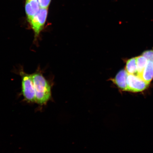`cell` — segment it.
I'll return each instance as SVG.
<instances>
[{
  "label": "cell",
  "instance_id": "5",
  "mask_svg": "<svg viewBox=\"0 0 153 153\" xmlns=\"http://www.w3.org/2000/svg\"><path fill=\"white\" fill-rule=\"evenodd\" d=\"M41 8L38 0H26L25 9L28 22Z\"/></svg>",
  "mask_w": 153,
  "mask_h": 153
},
{
  "label": "cell",
  "instance_id": "6",
  "mask_svg": "<svg viewBox=\"0 0 153 153\" xmlns=\"http://www.w3.org/2000/svg\"><path fill=\"white\" fill-rule=\"evenodd\" d=\"M128 74L126 70H122L118 73L115 77L111 80L122 90L127 91Z\"/></svg>",
  "mask_w": 153,
  "mask_h": 153
},
{
  "label": "cell",
  "instance_id": "11",
  "mask_svg": "<svg viewBox=\"0 0 153 153\" xmlns=\"http://www.w3.org/2000/svg\"><path fill=\"white\" fill-rule=\"evenodd\" d=\"M143 56L146 57L148 60L153 62V50H149L144 51L143 53Z\"/></svg>",
  "mask_w": 153,
  "mask_h": 153
},
{
  "label": "cell",
  "instance_id": "1",
  "mask_svg": "<svg viewBox=\"0 0 153 153\" xmlns=\"http://www.w3.org/2000/svg\"><path fill=\"white\" fill-rule=\"evenodd\" d=\"M35 90L36 102L42 105L50 99L51 88L50 85L41 74L39 73L32 75Z\"/></svg>",
  "mask_w": 153,
  "mask_h": 153
},
{
  "label": "cell",
  "instance_id": "3",
  "mask_svg": "<svg viewBox=\"0 0 153 153\" xmlns=\"http://www.w3.org/2000/svg\"><path fill=\"white\" fill-rule=\"evenodd\" d=\"M22 77V92L26 100L30 102H36L35 90L32 75L21 73Z\"/></svg>",
  "mask_w": 153,
  "mask_h": 153
},
{
  "label": "cell",
  "instance_id": "9",
  "mask_svg": "<svg viewBox=\"0 0 153 153\" xmlns=\"http://www.w3.org/2000/svg\"><path fill=\"white\" fill-rule=\"evenodd\" d=\"M137 65V75L138 76L140 75L141 74L144 69L146 66L148 60L146 57L143 56L136 57Z\"/></svg>",
  "mask_w": 153,
  "mask_h": 153
},
{
  "label": "cell",
  "instance_id": "7",
  "mask_svg": "<svg viewBox=\"0 0 153 153\" xmlns=\"http://www.w3.org/2000/svg\"><path fill=\"white\" fill-rule=\"evenodd\" d=\"M141 78L148 83H150L153 79V62L148 60L144 69L140 75Z\"/></svg>",
  "mask_w": 153,
  "mask_h": 153
},
{
  "label": "cell",
  "instance_id": "2",
  "mask_svg": "<svg viewBox=\"0 0 153 153\" xmlns=\"http://www.w3.org/2000/svg\"><path fill=\"white\" fill-rule=\"evenodd\" d=\"M48 14V8H42L29 22L34 33L35 39L38 37L45 25Z\"/></svg>",
  "mask_w": 153,
  "mask_h": 153
},
{
  "label": "cell",
  "instance_id": "10",
  "mask_svg": "<svg viewBox=\"0 0 153 153\" xmlns=\"http://www.w3.org/2000/svg\"><path fill=\"white\" fill-rule=\"evenodd\" d=\"M51 0H38L40 7L42 8H48Z\"/></svg>",
  "mask_w": 153,
  "mask_h": 153
},
{
  "label": "cell",
  "instance_id": "8",
  "mask_svg": "<svg viewBox=\"0 0 153 153\" xmlns=\"http://www.w3.org/2000/svg\"><path fill=\"white\" fill-rule=\"evenodd\" d=\"M125 70L129 74L137 75L136 57L132 58L127 61Z\"/></svg>",
  "mask_w": 153,
  "mask_h": 153
},
{
  "label": "cell",
  "instance_id": "4",
  "mask_svg": "<svg viewBox=\"0 0 153 153\" xmlns=\"http://www.w3.org/2000/svg\"><path fill=\"white\" fill-rule=\"evenodd\" d=\"M150 83L137 75L128 74L127 78V91L135 93L143 91L148 88Z\"/></svg>",
  "mask_w": 153,
  "mask_h": 153
}]
</instances>
